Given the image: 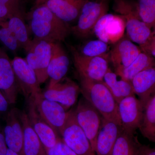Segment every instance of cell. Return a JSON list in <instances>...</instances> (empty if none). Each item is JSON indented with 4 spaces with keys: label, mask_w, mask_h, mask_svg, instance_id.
Listing matches in <instances>:
<instances>
[{
    "label": "cell",
    "mask_w": 155,
    "mask_h": 155,
    "mask_svg": "<svg viewBox=\"0 0 155 155\" xmlns=\"http://www.w3.org/2000/svg\"><path fill=\"white\" fill-rule=\"evenodd\" d=\"M29 17L28 27L34 38L61 42L71 33L68 23L59 19L45 5L35 6Z\"/></svg>",
    "instance_id": "1"
},
{
    "label": "cell",
    "mask_w": 155,
    "mask_h": 155,
    "mask_svg": "<svg viewBox=\"0 0 155 155\" xmlns=\"http://www.w3.org/2000/svg\"><path fill=\"white\" fill-rule=\"evenodd\" d=\"M78 78L80 92L83 97L98 111L103 118L121 125L118 103L105 82Z\"/></svg>",
    "instance_id": "2"
},
{
    "label": "cell",
    "mask_w": 155,
    "mask_h": 155,
    "mask_svg": "<svg viewBox=\"0 0 155 155\" xmlns=\"http://www.w3.org/2000/svg\"><path fill=\"white\" fill-rule=\"evenodd\" d=\"M114 8L124 20L127 37L131 41L141 46L155 36L151 28L140 19L136 4L127 0H115Z\"/></svg>",
    "instance_id": "3"
},
{
    "label": "cell",
    "mask_w": 155,
    "mask_h": 155,
    "mask_svg": "<svg viewBox=\"0 0 155 155\" xmlns=\"http://www.w3.org/2000/svg\"><path fill=\"white\" fill-rule=\"evenodd\" d=\"M60 135L64 143L77 155H96L85 133L76 121L74 110L68 115Z\"/></svg>",
    "instance_id": "4"
},
{
    "label": "cell",
    "mask_w": 155,
    "mask_h": 155,
    "mask_svg": "<svg viewBox=\"0 0 155 155\" xmlns=\"http://www.w3.org/2000/svg\"><path fill=\"white\" fill-rule=\"evenodd\" d=\"M107 1H90L84 5L77 24L71 27V33L79 38H85L93 29L96 23L102 17L107 13Z\"/></svg>",
    "instance_id": "5"
},
{
    "label": "cell",
    "mask_w": 155,
    "mask_h": 155,
    "mask_svg": "<svg viewBox=\"0 0 155 155\" xmlns=\"http://www.w3.org/2000/svg\"><path fill=\"white\" fill-rule=\"evenodd\" d=\"M69 49L78 77L104 81V76L109 68L107 58L87 57L73 47H69Z\"/></svg>",
    "instance_id": "6"
},
{
    "label": "cell",
    "mask_w": 155,
    "mask_h": 155,
    "mask_svg": "<svg viewBox=\"0 0 155 155\" xmlns=\"http://www.w3.org/2000/svg\"><path fill=\"white\" fill-rule=\"evenodd\" d=\"M32 41V46L26 52L25 60L34 71L40 85L48 78L47 69L51 56L52 42L35 38Z\"/></svg>",
    "instance_id": "7"
},
{
    "label": "cell",
    "mask_w": 155,
    "mask_h": 155,
    "mask_svg": "<svg viewBox=\"0 0 155 155\" xmlns=\"http://www.w3.org/2000/svg\"><path fill=\"white\" fill-rule=\"evenodd\" d=\"M74 112L78 123L85 133L92 148L95 152L97 136L101 123L102 116L84 97L79 100Z\"/></svg>",
    "instance_id": "8"
},
{
    "label": "cell",
    "mask_w": 155,
    "mask_h": 155,
    "mask_svg": "<svg viewBox=\"0 0 155 155\" xmlns=\"http://www.w3.org/2000/svg\"><path fill=\"white\" fill-rule=\"evenodd\" d=\"M30 98L40 116L60 135L67 121L68 112L59 103L45 98L42 92Z\"/></svg>",
    "instance_id": "9"
},
{
    "label": "cell",
    "mask_w": 155,
    "mask_h": 155,
    "mask_svg": "<svg viewBox=\"0 0 155 155\" xmlns=\"http://www.w3.org/2000/svg\"><path fill=\"white\" fill-rule=\"evenodd\" d=\"M11 64L19 90L26 100L42 92L36 75L25 59L15 57L11 61Z\"/></svg>",
    "instance_id": "10"
},
{
    "label": "cell",
    "mask_w": 155,
    "mask_h": 155,
    "mask_svg": "<svg viewBox=\"0 0 155 155\" xmlns=\"http://www.w3.org/2000/svg\"><path fill=\"white\" fill-rule=\"evenodd\" d=\"M143 106L135 95L126 97L118 104V113L123 130L135 134L142 118Z\"/></svg>",
    "instance_id": "11"
},
{
    "label": "cell",
    "mask_w": 155,
    "mask_h": 155,
    "mask_svg": "<svg viewBox=\"0 0 155 155\" xmlns=\"http://www.w3.org/2000/svg\"><path fill=\"white\" fill-rule=\"evenodd\" d=\"M80 92L78 84L64 77L54 86L48 87L43 94L45 98L60 104L67 111L76 102Z\"/></svg>",
    "instance_id": "12"
},
{
    "label": "cell",
    "mask_w": 155,
    "mask_h": 155,
    "mask_svg": "<svg viewBox=\"0 0 155 155\" xmlns=\"http://www.w3.org/2000/svg\"><path fill=\"white\" fill-rule=\"evenodd\" d=\"M27 101L28 107L26 114L31 126L40 140L45 150L52 147L61 137L40 116L32 99L29 98Z\"/></svg>",
    "instance_id": "13"
},
{
    "label": "cell",
    "mask_w": 155,
    "mask_h": 155,
    "mask_svg": "<svg viewBox=\"0 0 155 155\" xmlns=\"http://www.w3.org/2000/svg\"><path fill=\"white\" fill-rule=\"evenodd\" d=\"M0 91L9 104L16 103L19 87L11 61L2 48L0 49Z\"/></svg>",
    "instance_id": "14"
},
{
    "label": "cell",
    "mask_w": 155,
    "mask_h": 155,
    "mask_svg": "<svg viewBox=\"0 0 155 155\" xmlns=\"http://www.w3.org/2000/svg\"><path fill=\"white\" fill-rule=\"evenodd\" d=\"M3 134L8 149L22 155L24 132L20 111L15 108L9 111Z\"/></svg>",
    "instance_id": "15"
},
{
    "label": "cell",
    "mask_w": 155,
    "mask_h": 155,
    "mask_svg": "<svg viewBox=\"0 0 155 155\" xmlns=\"http://www.w3.org/2000/svg\"><path fill=\"white\" fill-rule=\"evenodd\" d=\"M122 130L121 125L103 117L97 137L96 155H111L115 143Z\"/></svg>",
    "instance_id": "16"
},
{
    "label": "cell",
    "mask_w": 155,
    "mask_h": 155,
    "mask_svg": "<svg viewBox=\"0 0 155 155\" xmlns=\"http://www.w3.org/2000/svg\"><path fill=\"white\" fill-rule=\"evenodd\" d=\"M69 57L60 42L52 43V53L47 73L50 78L48 87H51L65 77L69 66Z\"/></svg>",
    "instance_id": "17"
},
{
    "label": "cell",
    "mask_w": 155,
    "mask_h": 155,
    "mask_svg": "<svg viewBox=\"0 0 155 155\" xmlns=\"http://www.w3.org/2000/svg\"><path fill=\"white\" fill-rule=\"evenodd\" d=\"M139 47L126 38L117 41L110 52V58L115 69L129 66L141 52Z\"/></svg>",
    "instance_id": "18"
},
{
    "label": "cell",
    "mask_w": 155,
    "mask_h": 155,
    "mask_svg": "<svg viewBox=\"0 0 155 155\" xmlns=\"http://www.w3.org/2000/svg\"><path fill=\"white\" fill-rule=\"evenodd\" d=\"M88 0H48L45 5L59 19L68 22L79 17L84 4Z\"/></svg>",
    "instance_id": "19"
},
{
    "label": "cell",
    "mask_w": 155,
    "mask_h": 155,
    "mask_svg": "<svg viewBox=\"0 0 155 155\" xmlns=\"http://www.w3.org/2000/svg\"><path fill=\"white\" fill-rule=\"evenodd\" d=\"M131 85L134 94L139 97L143 105L155 94V69L150 67L141 71L133 78Z\"/></svg>",
    "instance_id": "20"
},
{
    "label": "cell",
    "mask_w": 155,
    "mask_h": 155,
    "mask_svg": "<svg viewBox=\"0 0 155 155\" xmlns=\"http://www.w3.org/2000/svg\"><path fill=\"white\" fill-rule=\"evenodd\" d=\"M24 132L22 155H47L43 145L30 125L26 112H20Z\"/></svg>",
    "instance_id": "21"
},
{
    "label": "cell",
    "mask_w": 155,
    "mask_h": 155,
    "mask_svg": "<svg viewBox=\"0 0 155 155\" xmlns=\"http://www.w3.org/2000/svg\"><path fill=\"white\" fill-rule=\"evenodd\" d=\"M154 58L141 52L128 67L116 68V74L120 76L122 80L130 83L137 74L145 69L154 67Z\"/></svg>",
    "instance_id": "22"
},
{
    "label": "cell",
    "mask_w": 155,
    "mask_h": 155,
    "mask_svg": "<svg viewBox=\"0 0 155 155\" xmlns=\"http://www.w3.org/2000/svg\"><path fill=\"white\" fill-rule=\"evenodd\" d=\"M7 22L8 26L14 34L21 48L27 52L32 46L33 41L30 38V32L25 24L22 13L13 15Z\"/></svg>",
    "instance_id": "23"
},
{
    "label": "cell",
    "mask_w": 155,
    "mask_h": 155,
    "mask_svg": "<svg viewBox=\"0 0 155 155\" xmlns=\"http://www.w3.org/2000/svg\"><path fill=\"white\" fill-rule=\"evenodd\" d=\"M116 73L109 68L104 76V81L118 104L123 99L135 94L131 83L122 79L118 81Z\"/></svg>",
    "instance_id": "24"
},
{
    "label": "cell",
    "mask_w": 155,
    "mask_h": 155,
    "mask_svg": "<svg viewBox=\"0 0 155 155\" xmlns=\"http://www.w3.org/2000/svg\"><path fill=\"white\" fill-rule=\"evenodd\" d=\"M142 118L138 129L150 141L155 142V94L143 105Z\"/></svg>",
    "instance_id": "25"
},
{
    "label": "cell",
    "mask_w": 155,
    "mask_h": 155,
    "mask_svg": "<svg viewBox=\"0 0 155 155\" xmlns=\"http://www.w3.org/2000/svg\"><path fill=\"white\" fill-rule=\"evenodd\" d=\"M140 143L137 136L123 129L115 143L111 155H135Z\"/></svg>",
    "instance_id": "26"
},
{
    "label": "cell",
    "mask_w": 155,
    "mask_h": 155,
    "mask_svg": "<svg viewBox=\"0 0 155 155\" xmlns=\"http://www.w3.org/2000/svg\"><path fill=\"white\" fill-rule=\"evenodd\" d=\"M136 6L140 20L150 28L154 27L155 0H139Z\"/></svg>",
    "instance_id": "27"
},
{
    "label": "cell",
    "mask_w": 155,
    "mask_h": 155,
    "mask_svg": "<svg viewBox=\"0 0 155 155\" xmlns=\"http://www.w3.org/2000/svg\"><path fill=\"white\" fill-rule=\"evenodd\" d=\"M108 50L107 44L100 40H92L85 44L79 52L87 57H104L107 58L106 53Z\"/></svg>",
    "instance_id": "28"
},
{
    "label": "cell",
    "mask_w": 155,
    "mask_h": 155,
    "mask_svg": "<svg viewBox=\"0 0 155 155\" xmlns=\"http://www.w3.org/2000/svg\"><path fill=\"white\" fill-rule=\"evenodd\" d=\"M0 42L7 48L16 52L21 48L14 34L9 28L7 21L0 22Z\"/></svg>",
    "instance_id": "29"
},
{
    "label": "cell",
    "mask_w": 155,
    "mask_h": 155,
    "mask_svg": "<svg viewBox=\"0 0 155 155\" xmlns=\"http://www.w3.org/2000/svg\"><path fill=\"white\" fill-rule=\"evenodd\" d=\"M125 24L124 20L119 16L114 15L108 23L106 29L110 42L118 41L122 36Z\"/></svg>",
    "instance_id": "30"
},
{
    "label": "cell",
    "mask_w": 155,
    "mask_h": 155,
    "mask_svg": "<svg viewBox=\"0 0 155 155\" xmlns=\"http://www.w3.org/2000/svg\"><path fill=\"white\" fill-rule=\"evenodd\" d=\"M21 13L19 0H0V22Z\"/></svg>",
    "instance_id": "31"
},
{
    "label": "cell",
    "mask_w": 155,
    "mask_h": 155,
    "mask_svg": "<svg viewBox=\"0 0 155 155\" xmlns=\"http://www.w3.org/2000/svg\"><path fill=\"white\" fill-rule=\"evenodd\" d=\"M114 14L107 13L98 20L93 29L99 40L107 44L110 42V41L106 29L108 23L114 18Z\"/></svg>",
    "instance_id": "32"
},
{
    "label": "cell",
    "mask_w": 155,
    "mask_h": 155,
    "mask_svg": "<svg viewBox=\"0 0 155 155\" xmlns=\"http://www.w3.org/2000/svg\"><path fill=\"white\" fill-rule=\"evenodd\" d=\"M45 150L47 155H77L67 146L61 137L54 147Z\"/></svg>",
    "instance_id": "33"
},
{
    "label": "cell",
    "mask_w": 155,
    "mask_h": 155,
    "mask_svg": "<svg viewBox=\"0 0 155 155\" xmlns=\"http://www.w3.org/2000/svg\"><path fill=\"white\" fill-rule=\"evenodd\" d=\"M140 48L143 52L147 54L154 58L155 56V36L150 39L148 41L140 46Z\"/></svg>",
    "instance_id": "34"
},
{
    "label": "cell",
    "mask_w": 155,
    "mask_h": 155,
    "mask_svg": "<svg viewBox=\"0 0 155 155\" xmlns=\"http://www.w3.org/2000/svg\"><path fill=\"white\" fill-rule=\"evenodd\" d=\"M135 155H155V149L149 145L142 144L140 143Z\"/></svg>",
    "instance_id": "35"
},
{
    "label": "cell",
    "mask_w": 155,
    "mask_h": 155,
    "mask_svg": "<svg viewBox=\"0 0 155 155\" xmlns=\"http://www.w3.org/2000/svg\"><path fill=\"white\" fill-rule=\"evenodd\" d=\"M9 105L6 98L0 91V113H4L7 111Z\"/></svg>",
    "instance_id": "36"
},
{
    "label": "cell",
    "mask_w": 155,
    "mask_h": 155,
    "mask_svg": "<svg viewBox=\"0 0 155 155\" xmlns=\"http://www.w3.org/2000/svg\"><path fill=\"white\" fill-rule=\"evenodd\" d=\"M8 150L4 134L0 131V155H5Z\"/></svg>",
    "instance_id": "37"
},
{
    "label": "cell",
    "mask_w": 155,
    "mask_h": 155,
    "mask_svg": "<svg viewBox=\"0 0 155 155\" xmlns=\"http://www.w3.org/2000/svg\"><path fill=\"white\" fill-rule=\"evenodd\" d=\"M5 155H19V154L15 152L14 151L12 150L9 149H8V150H7V153H6Z\"/></svg>",
    "instance_id": "38"
},
{
    "label": "cell",
    "mask_w": 155,
    "mask_h": 155,
    "mask_svg": "<svg viewBox=\"0 0 155 155\" xmlns=\"http://www.w3.org/2000/svg\"><path fill=\"white\" fill-rule=\"evenodd\" d=\"M41 1V0H36V2H35V3L37 4V3H38L39 2H40Z\"/></svg>",
    "instance_id": "39"
},
{
    "label": "cell",
    "mask_w": 155,
    "mask_h": 155,
    "mask_svg": "<svg viewBox=\"0 0 155 155\" xmlns=\"http://www.w3.org/2000/svg\"><path fill=\"white\" fill-rule=\"evenodd\" d=\"M106 1H107V0H106Z\"/></svg>",
    "instance_id": "40"
},
{
    "label": "cell",
    "mask_w": 155,
    "mask_h": 155,
    "mask_svg": "<svg viewBox=\"0 0 155 155\" xmlns=\"http://www.w3.org/2000/svg\"><path fill=\"white\" fill-rule=\"evenodd\" d=\"M1 48H0V49H1Z\"/></svg>",
    "instance_id": "41"
}]
</instances>
